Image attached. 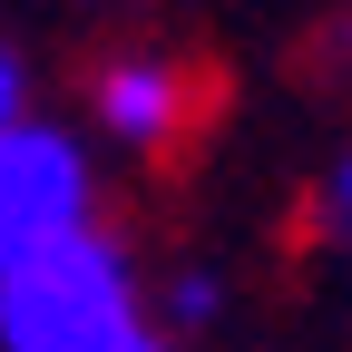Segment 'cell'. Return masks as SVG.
Masks as SVG:
<instances>
[{
    "label": "cell",
    "instance_id": "obj_2",
    "mask_svg": "<svg viewBox=\"0 0 352 352\" xmlns=\"http://www.w3.org/2000/svg\"><path fill=\"white\" fill-rule=\"evenodd\" d=\"M88 235V166L59 127H0V254Z\"/></svg>",
    "mask_w": 352,
    "mask_h": 352
},
{
    "label": "cell",
    "instance_id": "obj_6",
    "mask_svg": "<svg viewBox=\"0 0 352 352\" xmlns=\"http://www.w3.org/2000/svg\"><path fill=\"white\" fill-rule=\"evenodd\" d=\"M127 352H176V342H157V333H138V342H127Z\"/></svg>",
    "mask_w": 352,
    "mask_h": 352
},
{
    "label": "cell",
    "instance_id": "obj_3",
    "mask_svg": "<svg viewBox=\"0 0 352 352\" xmlns=\"http://www.w3.org/2000/svg\"><path fill=\"white\" fill-rule=\"evenodd\" d=\"M206 98H215V78L186 69V59H108L98 69V118L118 138H138V147H166Z\"/></svg>",
    "mask_w": 352,
    "mask_h": 352
},
{
    "label": "cell",
    "instance_id": "obj_1",
    "mask_svg": "<svg viewBox=\"0 0 352 352\" xmlns=\"http://www.w3.org/2000/svg\"><path fill=\"white\" fill-rule=\"evenodd\" d=\"M0 342L10 352H127L138 303L108 235H59L30 254H0Z\"/></svg>",
    "mask_w": 352,
    "mask_h": 352
},
{
    "label": "cell",
    "instance_id": "obj_4",
    "mask_svg": "<svg viewBox=\"0 0 352 352\" xmlns=\"http://www.w3.org/2000/svg\"><path fill=\"white\" fill-rule=\"evenodd\" d=\"M215 314V274H176V323H206Z\"/></svg>",
    "mask_w": 352,
    "mask_h": 352
},
{
    "label": "cell",
    "instance_id": "obj_5",
    "mask_svg": "<svg viewBox=\"0 0 352 352\" xmlns=\"http://www.w3.org/2000/svg\"><path fill=\"white\" fill-rule=\"evenodd\" d=\"M333 215H342V226H352V157L333 166Z\"/></svg>",
    "mask_w": 352,
    "mask_h": 352
}]
</instances>
